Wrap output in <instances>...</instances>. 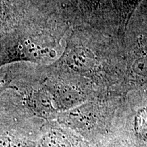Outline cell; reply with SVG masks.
<instances>
[{
  "mask_svg": "<svg viewBox=\"0 0 147 147\" xmlns=\"http://www.w3.org/2000/svg\"><path fill=\"white\" fill-rule=\"evenodd\" d=\"M58 44L47 32L14 28L0 34V68L18 62L51 65L59 58Z\"/></svg>",
  "mask_w": 147,
  "mask_h": 147,
  "instance_id": "obj_1",
  "label": "cell"
},
{
  "mask_svg": "<svg viewBox=\"0 0 147 147\" xmlns=\"http://www.w3.org/2000/svg\"><path fill=\"white\" fill-rule=\"evenodd\" d=\"M13 89L17 93L16 97L18 100L16 101L20 102L25 113L31 117H36L45 122L57 120L60 113L43 84L36 87H26L21 91L14 86Z\"/></svg>",
  "mask_w": 147,
  "mask_h": 147,
  "instance_id": "obj_2",
  "label": "cell"
},
{
  "mask_svg": "<svg viewBox=\"0 0 147 147\" xmlns=\"http://www.w3.org/2000/svg\"><path fill=\"white\" fill-rule=\"evenodd\" d=\"M36 147H85L84 139L57 121L45 122L36 139Z\"/></svg>",
  "mask_w": 147,
  "mask_h": 147,
  "instance_id": "obj_3",
  "label": "cell"
},
{
  "mask_svg": "<svg viewBox=\"0 0 147 147\" xmlns=\"http://www.w3.org/2000/svg\"><path fill=\"white\" fill-rule=\"evenodd\" d=\"M0 147H36V141L19 132V121L0 115Z\"/></svg>",
  "mask_w": 147,
  "mask_h": 147,
  "instance_id": "obj_4",
  "label": "cell"
},
{
  "mask_svg": "<svg viewBox=\"0 0 147 147\" xmlns=\"http://www.w3.org/2000/svg\"><path fill=\"white\" fill-rule=\"evenodd\" d=\"M131 44V71L134 74L147 80V33L138 34Z\"/></svg>",
  "mask_w": 147,
  "mask_h": 147,
  "instance_id": "obj_5",
  "label": "cell"
},
{
  "mask_svg": "<svg viewBox=\"0 0 147 147\" xmlns=\"http://www.w3.org/2000/svg\"><path fill=\"white\" fill-rule=\"evenodd\" d=\"M82 14L98 16L106 10H113L111 0H67ZM114 12V11H113Z\"/></svg>",
  "mask_w": 147,
  "mask_h": 147,
  "instance_id": "obj_6",
  "label": "cell"
},
{
  "mask_svg": "<svg viewBox=\"0 0 147 147\" xmlns=\"http://www.w3.org/2000/svg\"><path fill=\"white\" fill-rule=\"evenodd\" d=\"M16 13L13 0H0V34L15 27Z\"/></svg>",
  "mask_w": 147,
  "mask_h": 147,
  "instance_id": "obj_7",
  "label": "cell"
},
{
  "mask_svg": "<svg viewBox=\"0 0 147 147\" xmlns=\"http://www.w3.org/2000/svg\"><path fill=\"white\" fill-rule=\"evenodd\" d=\"M136 133L140 138L147 139V109L142 108L138 112L135 117Z\"/></svg>",
  "mask_w": 147,
  "mask_h": 147,
  "instance_id": "obj_8",
  "label": "cell"
},
{
  "mask_svg": "<svg viewBox=\"0 0 147 147\" xmlns=\"http://www.w3.org/2000/svg\"><path fill=\"white\" fill-rule=\"evenodd\" d=\"M12 88V79L11 78L10 75L7 74L3 78L0 79V97L5 91Z\"/></svg>",
  "mask_w": 147,
  "mask_h": 147,
  "instance_id": "obj_9",
  "label": "cell"
},
{
  "mask_svg": "<svg viewBox=\"0 0 147 147\" xmlns=\"http://www.w3.org/2000/svg\"><path fill=\"white\" fill-rule=\"evenodd\" d=\"M138 8L140 10V11L142 10V15L144 16L145 18H146V27H147V0H143L142 3L140 4V6H139ZM146 30H147V27H146Z\"/></svg>",
  "mask_w": 147,
  "mask_h": 147,
  "instance_id": "obj_10",
  "label": "cell"
}]
</instances>
